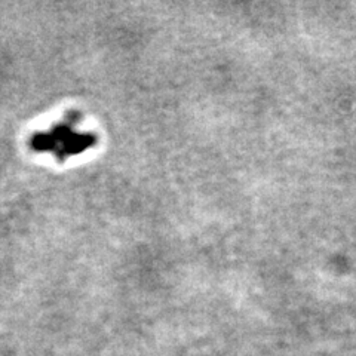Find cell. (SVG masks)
Segmentation results:
<instances>
[{
  "label": "cell",
  "mask_w": 356,
  "mask_h": 356,
  "mask_svg": "<svg viewBox=\"0 0 356 356\" xmlns=\"http://www.w3.org/2000/svg\"><path fill=\"white\" fill-rule=\"evenodd\" d=\"M81 122V115L77 111H69L61 122L52 128L35 132L29 140V146L33 152L54 153L55 159L64 162L65 159L81 154L97 146L98 137L94 132H79L76 124Z\"/></svg>",
  "instance_id": "6da1fadb"
}]
</instances>
